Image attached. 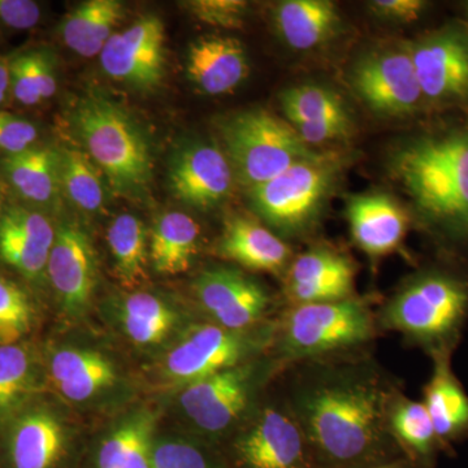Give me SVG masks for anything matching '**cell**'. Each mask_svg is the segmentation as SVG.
<instances>
[{
    "label": "cell",
    "instance_id": "1",
    "mask_svg": "<svg viewBox=\"0 0 468 468\" xmlns=\"http://www.w3.org/2000/svg\"><path fill=\"white\" fill-rule=\"evenodd\" d=\"M282 375L316 468H371L403 457L388 424L401 384L371 351L307 360Z\"/></svg>",
    "mask_w": 468,
    "mask_h": 468
},
{
    "label": "cell",
    "instance_id": "2",
    "mask_svg": "<svg viewBox=\"0 0 468 468\" xmlns=\"http://www.w3.org/2000/svg\"><path fill=\"white\" fill-rule=\"evenodd\" d=\"M387 168L421 229L445 250L468 254V122L403 138Z\"/></svg>",
    "mask_w": 468,
    "mask_h": 468
},
{
    "label": "cell",
    "instance_id": "3",
    "mask_svg": "<svg viewBox=\"0 0 468 468\" xmlns=\"http://www.w3.org/2000/svg\"><path fill=\"white\" fill-rule=\"evenodd\" d=\"M378 325L431 356H451L468 323V275L427 267L409 276L378 306Z\"/></svg>",
    "mask_w": 468,
    "mask_h": 468
},
{
    "label": "cell",
    "instance_id": "4",
    "mask_svg": "<svg viewBox=\"0 0 468 468\" xmlns=\"http://www.w3.org/2000/svg\"><path fill=\"white\" fill-rule=\"evenodd\" d=\"M374 297L286 306L276 318L270 353L284 367L368 350L381 335Z\"/></svg>",
    "mask_w": 468,
    "mask_h": 468
},
{
    "label": "cell",
    "instance_id": "5",
    "mask_svg": "<svg viewBox=\"0 0 468 468\" xmlns=\"http://www.w3.org/2000/svg\"><path fill=\"white\" fill-rule=\"evenodd\" d=\"M72 125L116 193L135 197L146 192L153 177V150L128 110L103 92L88 91L73 107Z\"/></svg>",
    "mask_w": 468,
    "mask_h": 468
},
{
    "label": "cell",
    "instance_id": "6",
    "mask_svg": "<svg viewBox=\"0 0 468 468\" xmlns=\"http://www.w3.org/2000/svg\"><path fill=\"white\" fill-rule=\"evenodd\" d=\"M353 156L323 151L249 189L252 211L284 241L313 236Z\"/></svg>",
    "mask_w": 468,
    "mask_h": 468
},
{
    "label": "cell",
    "instance_id": "7",
    "mask_svg": "<svg viewBox=\"0 0 468 468\" xmlns=\"http://www.w3.org/2000/svg\"><path fill=\"white\" fill-rule=\"evenodd\" d=\"M284 369L271 353L224 369L184 387L181 411L203 441L217 446L241 426L260 405L267 385Z\"/></svg>",
    "mask_w": 468,
    "mask_h": 468
},
{
    "label": "cell",
    "instance_id": "8",
    "mask_svg": "<svg viewBox=\"0 0 468 468\" xmlns=\"http://www.w3.org/2000/svg\"><path fill=\"white\" fill-rule=\"evenodd\" d=\"M218 129L234 178L248 190L319 153L289 122L264 110L233 113L221 120Z\"/></svg>",
    "mask_w": 468,
    "mask_h": 468
},
{
    "label": "cell",
    "instance_id": "9",
    "mask_svg": "<svg viewBox=\"0 0 468 468\" xmlns=\"http://www.w3.org/2000/svg\"><path fill=\"white\" fill-rule=\"evenodd\" d=\"M224 442L227 468H316L282 393L261 401Z\"/></svg>",
    "mask_w": 468,
    "mask_h": 468
},
{
    "label": "cell",
    "instance_id": "10",
    "mask_svg": "<svg viewBox=\"0 0 468 468\" xmlns=\"http://www.w3.org/2000/svg\"><path fill=\"white\" fill-rule=\"evenodd\" d=\"M276 319L248 331H230L214 323L190 326L169 351L165 375L178 385L196 383L227 368L270 353Z\"/></svg>",
    "mask_w": 468,
    "mask_h": 468
},
{
    "label": "cell",
    "instance_id": "11",
    "mask_svg": "<svg viewBox=\"0 0 468 468\" xmlns=\"http://www.w3.org/2000/svg\"><path fill=\"white\" fill-rule=\"evenodd\" d=\"M347 77L354 94L375 115L406 119L427 109L409 42L363 52Z\"/></svg>",
    "mask_w": 468,
    "mask_h": 468
},
{
    "label": "cell",
    "instance_id": "12",
    "mask_svg": "<svg viewBox=\"0 0 468 468\" xmlns=\"http://www.w3.org/2000/svg\"><path fill=\"white\" fill-rule=\"evenodd\" d=\"M409 48L426 106L468 110L467 24H445Z\"/></svg>",
    "mask_w": 468,
    "mask_h": 468
},
{
    "label": "cell",
    "instance_id": "13",
    "mask_svg": "<svg viewBox=\"0 0 468 468\" xmlns=\"http://www.w3.org/2000/svg\"><path fill=\"white\" fill-rule=\"evenodd\" d=\"M193 292L209 323L230 331H248L273 320L272 292L241 268H206L194 280Z\"/></svg>",
    "mask_w": 468,
    "mask_h": 468
},
{
    "label": "cell",
    "instance_id": "14",
    "mask_svg": "<svg viewBox=\"0 0 468 468\" xmlns=\"http://www.w3.org/2000/svg\"><path fill=\"white\" fill-rule=\"evenodd\" d=\"M107 76L135 90H154L165 73V24L155 15L138 18L115 33L100 55Z\"/></svg>",
    "mask_w": 468,
    "mask_h": 468
},
{
    "label": "cell",
    "instance_id": "15",
    "mask_svg": "<svg viewBox=\"0 0 468 468\" xmlns=\"http://www.w3.org/2000/svg\"><path fill=\"white\" fill-rule=\"evenodd\" d=\"M356 279L349 255L324 243L311 246L294 255L282 277L284 307L349 300L358 295Z\"/></svg>",
    "mask_w": 468,
    "mask_h": 468
},
{
    "label": "cell",
    "instance_id": "16",
    "mask_svg": "<svg viewBox=\"0 0 468 468\" xmlns=\"http://www.w3.org/2000/svg\"><path fill=\"white\" fill-rule=\"evenodd\" d=\"M48 279L61 310L72 318L84 315L97 286L98 264L90 237L79 224L64 221L57 227Z\"/></svg>",
    "mask_w": 468,
    "mask_h": 468
},
{
    "label": "cell",
    "instance_id": "17",
    "mask_svg": "<svg viewBox=\"0 0 468 468\" xmlns=\"http://www.w3.org/2000/svg\"><path fill=\"white\" fill-rule=\"evenodd\" d=\"M234 174L226 153L205 141H192L176 151L169 163V185L185 205L217 208L233 189Z\"/></svg>",
    "mask_w": 468,
    "mask_h": 468
},
{
    "label": "cell",
    "instance_id": "18",
    "mask_svg": "<svg viewBox=\"0 0 468 468\" xmlns=\"http://www.w3.org/2000/svg\"><path fill=\"white\" fill-rule=\"evenodd\" d=\"M57 227L41 209L11 206L0 212V261L33 282L48 277Z\"/></svg>",
    "mask_w": 468,
    "mask_h": 468
},
{
    "label": "cell",
    "instance_id": "19",
    "mask_svg": "<svg viewBox=\"0 0 468 468\" xmlns=\"http://www.w3.org/2000/svg\"><path fill=\"white\" fill-rule=\"evenodd\" d=\"M345 215L351 239L372 261L399 250L411 226L408 208L385 193L349 197Z\"/></svg>",
    "mask_w": 468,
    "mask_h": 468
},
{
    "label": "cell",
    "instance_id": "20",
    "mask_svg": "<svg viewBox=\"0 0 468 468\" xmlns=\"http://www.w3.org/2000/svg\"><path fill=\"white\" fill-rule=\"evenodd\" d=\"M218 257L249 271L284 277L294 251L270 228L248 217L228 218L217 245Z\"/></svg>",
    "mask_w": 468,
    "mask_h": 468
},
{
    "label": "cell",
    "instance_id": "21",
    "mask_svg": "<svg viewBox=\"0 0 468 468\" xmlns=\"http://www.w3.org/2000/svg\"><path fill=\"white\" fill-rule=\"evenodd\" d=\"M187 79L206 95L229 94L250 72L245 46L229 36H205L190 45L185 64Z\"/></svg>",
    "mask_w": 468,
    "mask_h": 468
},
{
    "label": "cell",
    "instance_id": "22",
    "mask_svg": "<svg viewBox=\"0 0 468 468\" xmlns=\"http://www.w3.org/2000/svg\"><path fill=\"white\" fill-rule=\"evenodd\" d=\"M66 448V428L51 410H24L12 419L8 440L12 468H57Z\"/></svg>",
    "mask_w": 468,
    "mask_h": 468
},
{
    "label": "cell",
    "instance_id": "23",
    "mask_svg": "<svg viewBox=\"0 0 468 468\" xmlns=\"http://www.w3.org/2000/svg\"><path fill=\"white\" fill-rule=\"evenodd\" d=\"M3 175L15 193L37 209L57 207L60 202V150L36 144L23 153L3 156Z\"/></svg>",
    "mask_w": 468,
    "mask_h": 468
},
{
    "label": "cell",
    "instance_id": "24",
    "mask_svg": "<svg viewBox=\"0 0 468 468\" xmlns=\"http://www.w3.org/2000/svg\"><path fill=\"white\" fill-rule=\"evenodd\" d=\"M48 372L58 393L72 402H86L115 385L117 371L111 359L81 347H58L48 358Z\"/></svg>",
    "mask_w": 468,
    "mask_h": 468
},
{
    "label": "cell",
    "instance_id": "25",
    "mask_svg": "<svg viewBox=\"0 0 468 468\" xmlns=\"http://www.w3.org/2000/svg\"><path fill=\"white\" fill-rule=\"evenodd\" d=\"M433 371L423 390V403L442 452L468 436V394L452 368L451 356L433 358Z\"/></svg>",
    "mask_w": 468,
    "mask_h": 468
},
{
    "label": "cell",
    "instance_id": "26",
    "mask_svg": "<svg viewBox=\"0 0 468 468\" xmlns=\"http://www.w3.org/2000/svg\"><path fill=\"white\" fill-rule=\"evenodd\" d=\"M273 24L280 38L295 51H313L337 36L343 18L328 0H285L273 9Z\"/></svg>",
    "mask_w": 468,
    "mask_h": 468
},
{
    "label": "cell",
    "instance_id": "27",
    "mask_svg": "<svg viewBox=\"0 0 468 468\" xmlns=\"http://www.w3.org/2000/svg\"><path fill=\"white\" fill-rule=\"evenodd\" d=\"M388 424L394 442L412 466L436 467L441 445L423 401H415L399 390L390 402Z\"/></svg>",
    "mask_w": 468,
    "mask_h": 468
},
{
    "label": "cell",
    "instance_id": "28",
    "mask_svg": "<svg viewBox=\"0 0 468 468\" xmlns=\"http://www.w3.org/2000/svg\"><path fill=\"white\" fill-rule=\"evenodd\" d=\"M201 228L189 215L169 211L160 215L150 233L149 258L154 270L175 276L192 267L199 250Z\"/></svg>",
    "mask_w": 468,
    "mask_h": 468
},
{
    "label": "cell",
    "instance_id": "29",
    "mask_svg": "<svg viewBox=\"0 0 468 468\" xmlns=\"http://www.w3.org/2000/svg\"><path fill=\"white\" fill-rule=\"evenodd\" d=\"M124 17L125 7L119 0H88L64 17L58 30L67 48L75 54L100 57Z\"/></svg>",
    "mask_w": 468,
    "mask_h": 468
},
{
    "label": "cell",
    "instance_id": "30",
    "mask_svg": "<svg viewBox=\"0 0 468 468\" xmlns=\"http://www.w3.org/2000/svg\"><path fill=\"white\" fill-rule=\"evenodd\" d=\"M117 318L126 337L141 346L163 343L180 323L174 306L147 292L122 297L117 306Z\"/></svg>",
    "mask_w": 468,
    "mask_h": 468
},
{
    "label": "cell",
    "instance_id": "31",
    "mask_svg": "<svg viewBox=\"0 0 468 468\" xmlns=\"http://www.w3.org/2000/svg\"><path fill=\"white\" fill-rule=\"evenodd\" d=\"M154 424L150 411L125 418L101 442L95 468H151Z\"/></svg>",
    "mask_w": 468,
    "mask_h": 468
},
{
    "label": "cell",
    "instance_id": "32",
    "mask_svg": "<svg viewBox=\"0 0 468 468\" xmlns=\"http://www.w3.org/2000/svg\"><path fill=\"white\" fill-rule=\"evenodd\" d=\"M38 387V363L29 347L0 345V423L24 411Z\"/></svg>",
    "mask_w": 468,
    "mask_h": 468
},
{
    "label": "cell",
    "instance_id": "33",
    "mask_svg": "<svg viewBox=\"0 0 468 468\" xmlns=\"http://www.w3.org/2000/svg\"><path fill=\"white\" fill-rule=\"evenodd\" d=\"M107 242L122 284L134 288L144 282L149 258L144 221L132 214L120 215L110 224Z\"/></svg>",
    "mask_w": 468,
    "mask_h": 468
},
{
    "label": "cell",
    "instance_id": "34",
    "mask_svg": "<svg viewBox=\"0 0 468 468\" xmlns=\"http://www.w3.org/2000/svg\"><path fill=\"white\" fill-rule=\"evenodd\" d=\"M11 95L23 106H37L58 90L57 60L51 51L36 48L9 58Z\"/></svg>",
    "mask_w": 468,
    "mask_h": 468
},
{
    "label": "cell",
    "instance_id": "35",
    "mask_svg": "<svg viewBox=\"0 0 468 468\" xmlns=\"http://www.w3.org/2000/svg\"><path fill=\"white\" fill-rule=\"evenodd\" d=\"M60 150L61 192L68 201L88 214H97L107 201V186L100 168L85 151L75 147Z\"/></svg>",
    "mask_w": 468,
    "mask_h": 468
},
{
    "label": "cell",
    "instance_id": "36",
    "mask_svg": "<svg viewBox=\"0 0 468 468\" xmlns=\"http://www.w3.org/2000/svg\"><path fill=\"white\" fill-rule=\"evenodd\" d=\"M280 104L289 124L294 129L353 117L343 97L324 85L292 86L280 94Z\"/></svg>",
    "mask_w": 468,
    "mask_h": 468
},
{
    "label": "cell",
    "instance_id": "37",
    "mask_svg": "<svg viewBox=\"0 0 468 468\" xmlns=\"http://www.w3.org/2000/svg\"><path fill=\"white\" fill-rule=\"evenodd\" d=\"M151 468H227L217 446L187 439H160L154 441Z\"/></svg>",
    "mask_w": 468,
    "mask_h": 468
},
{
    "label": "cell",
    "instance_id": "38",
    "mask_svg": "<svg viewBox=\"0 0 468 468\" xmlns=\"http://www.w3.org/2000/svg\"><path fill=\"white\" fill-rule=\"evenodd\" d=\"M33 318L27 292L0 275V345L18 344L32 329Z\"/></svg>",
    "mask_w": 468,
    "mask_h": 468
},
{
    "label": "cell",
    "instance_id": "39",
    "mask_svg": "<svg viewBox=\"0 0 468 468\" xmlns=\"http://www.w3.org/2000/svg\"><path fill=\"white\" fill-rule=\"evenodd\" d=\"M183 5L197 20L223 29H239L249 14V3L243 0H192Z\"/></svg>",
    "mask_w": 468,
    "mask_h": 468
},
{
    "label": "cell",
    "instance_id": "40",
    "mask_svg": "<svg viewBox=\"0 0 468 468\" xmlns=\"http://www.w3.org/2000/svg\"><path fill=\"white\" fill-rule=\"evenodd\" d=\"M38 128L26 117L0 111V154L9 156L23 153L38 144Z\"/></svg>",
    "mask_w": 468,
    "mask_h": 468
},
{
    "label": "cell",
    "instance_id": "41",
    "mask_svg": "<svg viewBox=\"0 0 468 468\" xmlns=\"http://www.w3.org/2000/svg\"><path fill=\"white\" fill-rule=\"evenodd\" d=\"M41 5L32 0H0V27L24 32L38 26Z\"/></svg>",
    "mask_w": 468,
    "mask_h": 468
},
{
    "label": "cell",
    "instance_id": "42",
    "mask_svg": "<svg viewBox=\"0 0 468 468\" xmlns=\"http://www.w3.org/2000/svg\"><path fill=\"white\" fill-rule=\"evenodd\" d=\"M424 0H374L368 9L375 17L388 23L410 24L418 21L426 12Z\"/></svg>",
    "mask_w": 468,
    "mask_h": 468
},
{
    "label": "cell",
    "instance_id": "43",
    "mask_svg": "<svg viewBox=\"0 0 468 468\" xmlns=\"http://www.w3.org/2000/svg\"><path fill=\"white\" fill-rule=\"evenodd\" d=\"M9 94H11L9 58L0 57V107L7 101Z\"/></svg>",
    "mask_w": 468,
    "mask_h": 468
},
{
    "label": "cell",
    "instance_id": "44",
    "mask_svg": "<svg viewBox=\"0 0 468 468\" xmlns=\"http://www.w3.org/2000/svg\"><path fill=\"white\" fill-rule=\"evenodd\" d=\"M371 468H415L405 457L396 458V460L385 462Z\"/></svg>",
    "mask_w": 468,
    "mask_h": 468
},
{
    "label": "cell",
    "instance_id": "45",
    "mask_svg": "<svg viewBox=\"0 0 468 468\" xmlns=\"http://www.w3.org/2000/svg\"><path fill=\"white\" fill-rule=\"evenodd\" d=\"M462 15H463V16H462V21L466 23L468 26V2L462 5Z\"/></svg>",
    "mask_w": 468,
    "mask_h": 468
},
{
    "label": "cell",
    "instance_id": "46",
    "mask_svg": "<svg viewBox=\"0 0 468 468\" xmlns=\"http://www.w3.org/2000/svg\"><path fill=\"white\" fill-rule=\"evenodd\" d=\"M0 212H2V209H0Z\"/></svg>",
    "mask_w": 468,
    "mask_h": 468
}]
</instances>
